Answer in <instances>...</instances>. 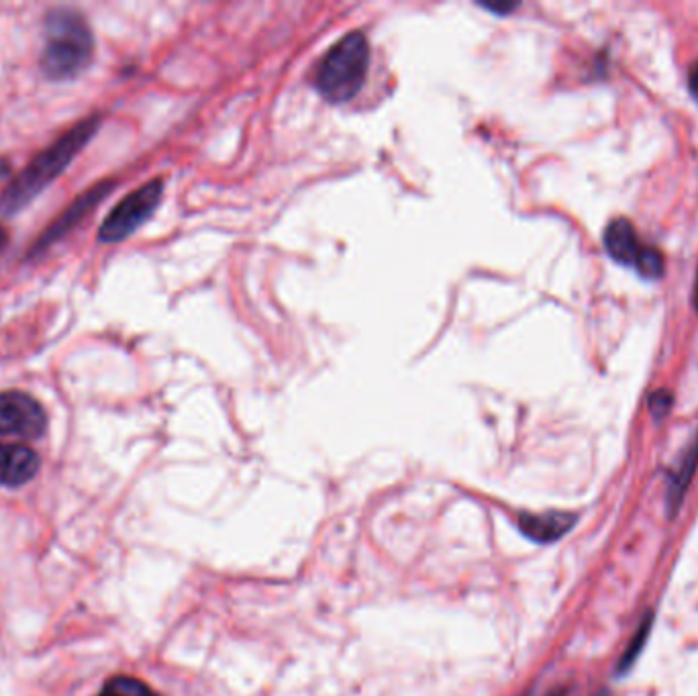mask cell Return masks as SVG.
<instances>
[{
    "mask_svg": "<svg viewBox=\"0 0 698 696\" xmlns=\"http://www.w3.org/2000/svg\"><path fill=\"white\" fill-rule=\"evenodd\" d=\"M98 123H100L98 117H91V119L78 123L60 140L51 143L47 150L37 155L33 162H29V166L21 172L2 192L0 213L15 215L23 207H27L44 188L51 185L70 166V162L80 154V150L93 140Z\"/></svg>",
    "mask_w": 698,
    "mask_h": 696,
    "instance_id": "cell-1",
    "label": "cell"
},
{
    "mask_svg": "<svg viewBox=\"0 0 698 696\" xmlns=\"http://www.w3.org/2000/svg\"><path fill=\"white\" fill-rule=\"evenodd\" d=\"M93 58L94 35L84 16L70 9L47 13L39 63L49 80L62 82L80 76Z\"/></svg>",
    "mask_w": 698,
    "mask_h": 696,
    "instance_id": "cell-2",
    "label": "cell"
},
{
    "mask_svg": "<svg viewBox=\"0 0 698 696\" xmlns=\"http://www.w3.org/2000/svg\"><path fill=\"white\" fill-rule=\"evenodd\" d=\"M370 60L372 49L366 33L352 32L343 35L319 62L315 76L317 91L331 105L350 103L366 84Z\"/></svg>",
    "mask_w": 698,
    "mask_h": 696,
    "instance_id": "cell-3",
    "label": "cell"
},
{
    "mask_svg": "<svg viewBox=\"0 0 698 696\" xmlns=\"http://www.w3.org/2000/svg\"><path fill=\"white\" fill-rule=\"evenodd\" d=\"M162 194H164L162 180H152L133 190L113 209L109 217L105 219L98 232V239L103 244H119L129 235H133L147 219L154 215L155 209L162 202Z\"/></svg>",
    "mask_w": 698,
    "mask_h": 696,
    "instance_id": "cell-4",
    "label": "cell"
},
{
    "mask_svg": "<svg viewBox=\"0 0 698 696\" xmlns=\"http://www.w3.org/2000/svg\"><path fill=\"white\" fill-rule=\"evenodd\" d=\"M47 415L39 401L21 390L0 392V439H39L46 434Z\"/></svg>",
    "mask_w": 698,
    "mask_h": 696,
    "instance_id": "cell-5",
    "label": "cell"
},
{
    "mask_svg": "<svg viewBox=\"0 0 698 696\" xmlns=\"http://www.w3.org/2000/svg\"><path fill=\"white\" fill-rule=\"evenodd\" d=\"M42 460L35 449L25 444L0 441V486L19 488L32 482L39 472Z\"/></svg>",
    "mask_w": 698,
    "mask_h": 696,
    "instance_id": "cell-6",
    "label": "cell"
},
{
    "mask_svg": "<svg viewBox=\"0 0 698 696\" xmlns=\"http://www.w3.org/2000/svg\"><path fill=\"white\" fill-rule=\"evenodd\" d=\"M576 517L570 512H545V515H521L519 527L531 542L554 543L564 538L572 527Z\"/></svg>",
    "mask_w": 698,
    "mask_h": 696,
    "instance_id": "cell-7",
    "label": "cell"
},
{
    "mask_svg": "<svg viewBox=\"0 0 698 696\" xmlns=\"http://www.w3.org/2000/svg\"><path fill=\"white\" fill-rule=\"evenodd\" d=\"M606 253L623 266H634L636 268L637 260L641 256V246L637 239L636 227L627 221V219H615L606 225L605 235Z\"/></svg>",
    "mask_w": 698,
    "mask_h": 696,
    "instance_id": "cell-8",
    "label": "cell"
},
{
    "mask_svg": "<svg viewBox=\"0 0 698 696\" xmlns=\"http://www.w3.org/2000/svg\"><path fill=\"white\" fill-rule=\"evenodd\" d=\"M698 468V435L690 441V446L684 449L678 464L674 465V470L670 472V482H667V511L670 517H674L681 505H683L684 496L688 493V486L695 479V472Z\"/></svg>",
    "mask_w": 698,
    "mask_h": 696,
    "instance_id": "cell-9",
    "label": "cell"
},
{
    "mask_svg": "<svg viewBox=\"0 0 698 696\" xmlns=\"http://www.w3.org/2000/svg\"><path fill=\"white\" fill-rule=\"evenodd\" d=\"M109 188V185L96 186L91 192L82 194V197L63 213L62 217L58 219V221L44 233V237H42V239L37 241V246H35V251L46 249L47 246L54 244L58 237H62L63 233L68 232V229L76 223L78 219L84 217V215L93 209L94 204H98V202L103 201V197L107 194Z\"/></svg>",
    "mask_w": 698,
    "mask_h": 696,
    "instance_id": "cell-10",
    "label": "cell"
},
{
    "mask_svg": "<svg viewBox=\"0 0 698 696\" xmlns=\"http://www.w3.org/2000/svg\"><path fill=\"white\" fill-rule=\"evenodd\" d=\"M96 696H162L150 684L133 676H115L98 691Z\"/></svg>",
    "mask_w": 698,
    "mask_h": 696,
    "instance_id": "cell-11",
    "label": "cell"
},
{
    "mask_svg": "<svg viewBox=\"0 0 698 696\" xmlns=\"http://www.w3.org/2000/svg\"><path fill=\"white\" fill-rule=\"evenodd\" d=\"M652 625L653 615L652 613H648V615L641 620V623H639V627L636 629V635L631 637V641H629L627 650H625V653L620 656L619 664H617V672H619V674L629 672V670H631V665L636 664L639 653L643 651V646L648 644V637L652 634Z\"/></svg>",
    "mask_w": 698,
    "mask_h": 696,
    "instance_id": "cell-12",
    "label": "cell"
},
{
    "mask_svg": "<svg viewBox=\"0 0 698 696\" xmlns=\"http://www.w3.org/2000/svg\"><path fill=\"white\" fill-rule=\"evenodd\" d=\"M636 268L646 279H660L664 274V256L655 248H643Z\"/></svg>",
    "mask_w": 698,
    "mask_h": 696,
    "instance_id": "cell-13",
    "label": "cell"
},
{
    "mask_svg": "<svg viewBox=\"0 0 698 696\" xmlns=\"http://www.w3.org/2000/svg\"><path fill=\"white\" fill-rule=\"evenodd\" d=\"M672 392L667 390H655L652 397H650V411L655 418L666 417L672 409Z\"/></svg>",
    "mask_w": 698,
    "mask_h": 696,
    "instance_id": "cell-14",
    "label": "cell"
},
{
    "mask_svg": "<svg viewBox=\"0 0 698 696\" xmlns=\"http://www.w3.org/2000/svg\"><path fill=\"white\" fill-rule=\"evenodd\" d=\"M688 89H690V93L698 101V62L690 68V74H688Z\"/></svg>",
    "mask_w": 698,
    "mask_h": 696,
    "instance_id": "cell-15",
    "label": "cell"
},
{
    "mask_svg": "<svg viewBox=\"0 0 698 696\" xmlns=\"http://www.w3.org/2000/svg\"><path fill=\"white\" fill-rule=\"evenodd\" d=\"M484 9L500 15V13H511V11H514V9H517V4H502V7H488V4H484Z\"/></svg>",
    "mask_w": 698,
    "mask_h": 696,
    "instance_id": "cell-16",
    "label": "cell"
},
{
    "mask_svg": "<svg viewBox=\"0 0 698 696\" xmlns=\"http://www.w3.org/2000/svg\"><path fill=\"white\" fill-rule=\"evenodd\" d=\"M7 241H9V235H7V232L0 227V249H4Z\"/></svg>",
    "mask_w": 698,
    "mask_h": 696,
    "instance_id": "cell-17",
    "label": "cell"
},
{
    "mask_svg": "<svg viewBox=\"0 0 698 696\" xmlns=\"http://www.w3.org/2000/svg\"><path fill=\"white\" fill-rule=\"evenodd\" d=\"M695 307L698 310V272H697V284H695Z\"/></svg>",
    "mask_w": 698,
    "mask_h": 696,
    "instance_id": "cell-18",
    "label": "cell"
}]
</instances>
